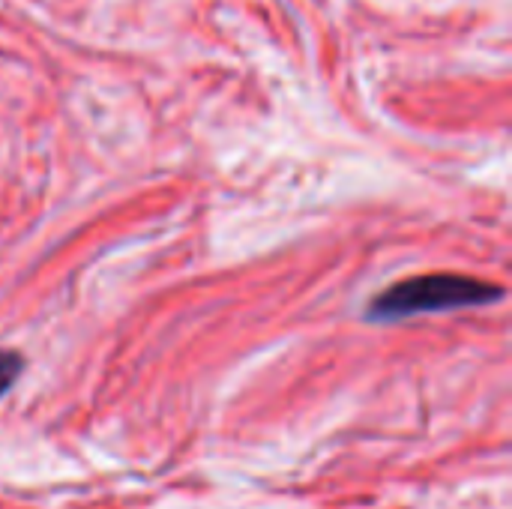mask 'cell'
Segmentation results:
<instances>
[{
    "label": "cell",
    "mask_w": 512,
    "mask_h": 509,
    "mask_svg": "<svg viewBox=\"0 0 512 509\" xmlns=\"http://www.w3.org/2000/svg\"><path fill=\"white\" fill-rule=\"evenodd\" d=\"M21 357L15 354V351H6V348H0V396L18 381V375H21Z\"/></svg>",
    "instance_id": "obj_2"
},
{
    "label": "cell",
    "mask_w": 512,
    "mask_h": 509,
    "mask_svg": "<svg viewBox=\"0 0 512 509\" xmlns=\"http://www.w3.org/2000/svg\"><path fill=\"white\" fill-rule=\"evenodd\" d=\"M504 288L456 273H429L387 288L372 306L369 318H408L420 312H447L462 306H483L501 300Z\"/></svg>",
    "instance_id": "obj_1"
}]
</instances>
